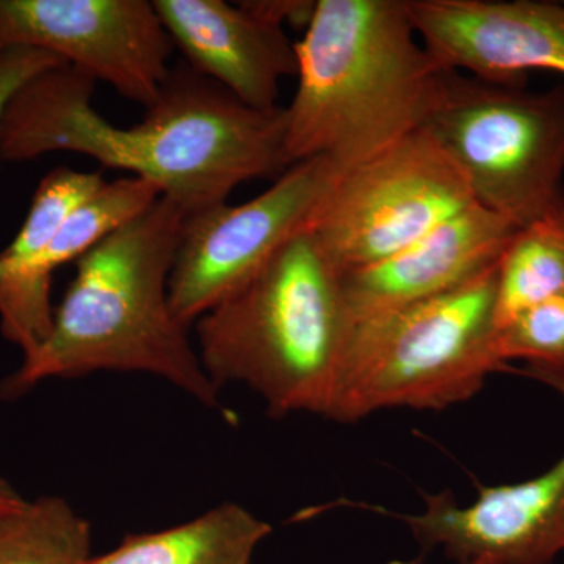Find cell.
Returning a JSON list of instances; mask_svg holds the SVG:
<instances>
[{
  "label": "cell",
  "mask_w": 564,
  "mask_h": 564,
  "mask_svg": "<svg viewBox=\"0 0 564 564\" xmlns=\"http://www.w3.org/2000/svg\"><path fill=\"white\" fill-rule=\"evenodd\" d=\"M337 177L332 162L310 159L285 170L250 202L223 203L185 217L170 276L177 321L188 328L242 289L282 245L306 228Z\"/></svg>",
  "instance_id": "8"
},
{
  "label": "cell",
  "mask_w": 564,
  "mask_h": 564,
  "mask_svg": "<svg viewBox=\"0 0 564 564\" xmlns=\"http://www.w3.org/2000/svg\"><path fill=\"white\" fill-rule=\"evenodd\" d=\"M352 322L343 273L310 229L196 322L212 383H242L274 417L325 414Z\"/></svg>",
  "instance_id": "4"
},
{
  "label": "cell",
  "mask_w": 564,
  "mask_h": 564,
  "mask_svg": "<svg viewBox=\"0 0 564 564\" xmlns=\"http://www.w3.org/2000/svg\"><path fill=\"white\" fill-rule=\"evenodd\" d=\"M14 47L50 52L144 109L174 51L152 0H0V52Z\"/></svg>",
  "instance_id": "9"
},
{
  "label": "cell",
  "mask_w": 564,
  "mask_h": 564,
  "mask_svg": "<svg viewBox=\"0 0 564 564\" xmlns=\"http://www.w3.org/2000/svg\"><path fill=\"white\" fill-rule=\"evenodd\" d=\"M101 172L57 166L40 181L31 209L9 247L0 250V272L31 265L46 251L70 214L106 184Z\"/></svg>",
  "instance_id": "18"
},
{
  "label": "cell",
  "mask_w": 564,
  "mask_h": 564,
  "mask_svg": "<svg viewBox=\"0 0 564 564\" xmlns=\"http://www.w3.org/2000/svg\"><path fill=\"white\" fill-rule=\"evenodd\" d=\"M497 352L507 366L522 359L527 366L564 369V293L533 304L500 325Z\"/></svg>",
  "instance_id": "19"
},
{
  "label": "cell",
  "mask_w": 564,
  "mask_h": 564,
  "mask_svg": "<svg viewBox=\"0 0 564 564\" xmlns=\"http://www.w3.org/2000/svg\"><path fill=\"white\" fill-rule=\"evenodd\" d=\"M96 84L68 65L25 82L0 117V162L76 152L152 182L187 217L228 203L245 182L276 181L291 169L285 107L252 109L185 63L170 70L158 99L131 128L95 110Z\"/></svg>",
  "instance_id": "1"
},
{
  "label": "cell",
  "mask_w": 564,
  "mask_h": 564,
  "mask_svg": "<svg viewBox=\"0 0 564 564\" xmlns=\"http://www.w3.org/2000/svg\"><path fill=\"white\" fill-rule=\"evenodd\" d=\"M518 228L473 204L391 258L343 273L352 322L443 295L499 262Z\"/></svg>",
  "instance_id": "13"
},
{
  "label": "cell",
  "mask_w": 564,
  "mask_h": 564,
  "mask_svg": "<svg viewBox=\"0 0 564 564\" xmlns=\"http://www.w3.org/2000/svg\"><path fill=\"white\" fill-rule=\"evenodd\" d=\"M104 237L101 218L87 207H77L35 262L17 272H0V333L20 348L22 358L39 350L50 337L55 314L51 303L54 273L79 261Z\"/></svg>",
  "instance_id": "15"
},
{
  "label": "cell",
  "mask_w": 564,
  "mask_h": 564,
  "mask_svg": "<svg viewBox=\"0 0 564 564\" xmlns=\"http://www.w3.org/2000/svg\"><path fill=\"white\" fill-rule=\"evenodd\" d=\"M295 51L289 165L322 158L339 174L422 131L448 70L419 39L406 0H317Z\"/></svg>",
  "instance_id": "3"
},
{
  "label": "cell",
  "mask_w": 564,
  "mask_h": 564,
  "mask_svg": "<svg viewBox=\"0 0 564 564\" xmlns=\"http://www.w3.org/2000/svg\"><path fill=\"white\" fill-rule=\"evenodd\" d=\"M499 263V262H497ZM497 265L454 291L352 326L323 417L361 421L391 408L441 411L463 403L494 372Z\"/></svg>",
  "instance_id": "5"
},
{
  "label": "cell",
  "mask_w": 564,
  "mask_h": 564,
  "mask_svg": "<svg viewBox=\"0 0 564 564\" xmlns=\"http://www.w3.org/2000/svg\"><path fill=\"white\" fill-rule=\"evenodd\" d=\"M467 564H491V563L484 562V560H478V562L467 563Z\"/></svg>",
  "instance_id": "23"
},
{
  "label": "cell",
  "mask_w": 564,
  "mask_h": 564,
  "mask_svg": "<svg viewBox=\"0 0 564 564\" xmlns=\"http://www.w3.org/2000/svg\"><path fill=\"white\" fill-rule=\"evenodd\" d=\"M25 503L20 494L14 491L13 486L0 475V514L10 513V511L18 510Z\"/></svg>",
  "instance_id": "22"
},
{
  "label": "cell",
  "mask_w": 564,
  "mask_h": 564,
  "mask_svg": "<svg viewBox=\"0 0 564 564\" xmlns=\"http://www.w3.org/2000/svg\"><path fill=\"white\" fill-rule=\"evenodd\" d=\"M423 129L475 204L516 228L564 209V84L529 91L447 70Z\"/></svg>",
  "instance_id": "6"
},
{
  "label": "cell",
  "mask_w": 564,
  "mask_h": 564,
  "mask_svg": "<svg viewBox=\"0 0 564 564\" xmlns=\"http://www.w3.org/2000/svg\"><path fill=\"white\" fill-rule=\"evenodd\" d=\"M270 533L269 522L242 505L226 502L172 529L129 534L88 564H251Z\"/></svg>",
  "instance_id": "14"
},
{
  "label": "cell",
  "mask_w": 564,
  "mask_h": 564,
  "mask_svg": "<svg viewBox=\"0 0 564 564\" xmlns=\"http://www.w3.org/2000/svg\"><path fill=\"white\" fill-rule=\"evenodd\" d=\"M475 204L425 129L339 174L307 221L340 273L391 258Z\"/></svg>",
  "instance_id": "7"
},
{
  "label": "cell",
  "mask_w": 564,
  "mask_h": 564,
  "mask_svg": "<svg viewBox=\"0 0 564 564\" xmlns=\"http://www.w3.org/2000/svg\"><path fill=\"white\" fill-rule=\"evenodd\" d=\"M185 65L252 109L278 107L281 80L296 77V51L281 25L242 3L152 0Z\"/></svg>",
  "instance_id": "12"
},
{
  "label": "cell",
  "mask_w": 564,
  "mask_h": 564,
  "mask_svg": "<svg viewBox=\"0 0 564 564\" xmlns=\"http://www.w3.org/2000/svg\"><path fill=\"white\" fill-rule=\"evenodd\" d=\"M419 39L448 70L525 87L533 70L564 76V3L406 0Z\"/></svg>",
  "instance_id": "11"
},
{
  "label": "cell",
  "mask_w": 564,
  "mask_h": 564,
  "mask_svg": "<svg viewBox=\"0 0 564 564\" xmlns=\"http://www.w3.org/2000/svg\"><path fill=\"white\" fill-rule=\"evenodd\" d=\"M564 293V209L516 231L497 263L496 325Z\"/></svg>",
  "instance_id": "16"
},
{
  "label": "cell",
  "mask_w": 564,
  "mask_h": 564,
  "mask_svg": "<svg viewBox=\"0 0 564 564\" xmlns=\"http://www.w3.org/2000/svg\"><path fill=\"white\" fill-rule=\"evenodd\" d=\"M256 17L284 28L285 22L307 28L315 10L311 0H247L240 2Z\"/></svg>",
  "instance_id": "21"
},
{
  "label": "cell",
  "mask_w": 564,
  "mask_h": 564,
  "mask_svg": "<svg viewBox=\"0 0 564 564\" xmlns=\"http://www.w3.org/2000/svg\"><path fill=\"white\" fill-rule=\"evenodd\" d=\"M514 372L549 386L564 402V369L525 366ZM478 489L466 507L452 492L426 494L417 514L366 507L403 521L425 554L441 549L458 564H554L564 554V455L530 480Z\"/></svg>",
  "instance_id": "10"
},
{
  "label": "cell",
  "mask_w": 564,
  "mask_h": 564,
  "mask_svg": "<svg viewBox=\"0 0 564 564\" xmlns=\"http://www.w3.org/2000/svg\"><path fill=\"white\" fill-rule=\"evenodd\" d=\"M91 527L62 497L0 514V564H88Z\"/></svg>",
  "instance_id": "17"
},
{
  "label": "cell",
  "mask_w": 564,
  "mask_h": 564,
  "mask_svg": "<svg viewBox=\"0 0 564 564\" xmlns=\"http://www.w3.org/2000/svg\"><path fill=\"white\" fill-rule=\"evenodd\" d=\"M61 58L50 52L31 50V47H14L0 52V117L11 96L29 79L43 70L61 66Z\"/></svg>",
  "instance_id": "20"
},
{
  "label": "cell",
  "mask_w": 564,
  "mask_h": 564,
  "mask_svg": "<svg viewBox=\"0 0 564 564\" xmlns=\"http://www.w3.org/2000/svg\"><path fill=\"white\" fill-rule=\"evenodd\" d=\"M185 217L161 196L82 256L50 337L0 383V399H18L50 378L143 372L217 406L218 388L170 303Z\"/></svg>",
  "instance_id": "2"
}]
</instances>
